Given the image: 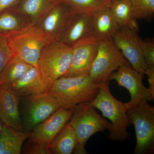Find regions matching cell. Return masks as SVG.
Wrapping results in <instances>:
<instances>
[{
	"label": "cell",
	"instance_id": "6da1fadb",
	"mask_svg": "<svg viewBox=\"0 0 154 154\" xmlns=\"http://www.w3.org/2000/svg\"><path fill=\"white\" fill-rule=\"evenodd\" d=\"M99 90V85L87 74L61 77L47 91L57 99L60 107L71 109L80 103L92 102Z\"/></svg>",
	"mask_w": 154,
	"mask_h": 154
},
{
	"label": "cell",
	"instance_id": "7a4b0ae2",
	"mask_svg": "<svg viewBox=\"0 0 154 154\" xmlns=\"http://www.w3.org/2000/svg\"><path fill=\"white\" fill-rule=\"evenodd\" d=\"M91 105L102 112L104 118L110 121L108 130L110 140L124 141L130 134L127 129L131 124L125 103L116 99L110 93L109 84L99 86V93Z\"/></svg>",
	"mask_w": 154,
	"mask_h": 154
},
{
	"label": "cell",
	"instance_id": "3957f363",
	"mask_svg": "<svg viewBox=\"0 0 154 154\" xmlns=\"http://www.w3.org/2000/svg\"><path fill=\"white\" fill-rule=\"evenodd\" d=\"M69 122L73 128L76 138L73 151L76 154L88 153L85 146L89 139L97 133L108 130L110 125V122L96 112L91 102L76 105Z\"/></svg>",
	"mask_w": 154,
	"mask_h": 154
},
{
	"label": "cell",
	"instance_id": "277c9868",
	"mask_svg": "<svg viewBox=\"0 0 154 154\" xmlns=\"http://www.w3.org/2000/svg\"><path fill=\"white\" fill-rule=\"evenodd\" d=\"M72 56V46L60 41L51 42L42 51L38 66L46 91L68 70Z\"/></svg>",
	"mask_w": 154,
	"mask_h": 154
},
{
	"label": "cell",
	"instance_id": "5b68a950",
	"mask_svg": "<svg viewBox=\"0 0 154 154\" xmlns=\"http://www.w3.org/2000/svg\"><path fill=\"white\" fill-rule=\"evenodd\" d=\"M4 36L7 37L15 55L38 69V59L42 51L47 45L53 42L36 26L32 25Z\"/></svg>",
	"mask_w": 154,
	"mask_h": 154
},
{
	"label": "cell",
	"instance_id": "8992f818",
	"mask_svg": "<svg viewBox=\"0 0 154 154\" xmlns=\"http://www.w3.org/2000/svg\"><path fill=\"white\" fill-rule=\"evenodd\" d=\"M131 124L134 126L136 143L135 154L151 153L154 149V107L146 100L127 109Z\"/></svg>",
	"mask_w": 154,
	"mask_h": 154
},
{
	"label": "cell",
	"instance_id": "52a82bcc",
	"mask_svg": "<svg viewBox=\"0 0 154 154\" xmlns=\"http://www.w3.org/2000/svg\"><path fill=\"white\" fill-rule=\"evenodd\" d=\"M128 65L130 64L116 46L112 38L100 40L89 75L99 86L107 85L109 84V78L112 73L120 67Z\"/></svg>",
	"mask_w": 154,
	"mask_h": 154
},
{
	"label": "cell",
	"instance_id": "ba28073f",
	"mask_svg": "<svg viewBox=\"0 0 154 154\" xmlns=\"http://www.w3.org/2000/svg\"><path fill=\"white\" fill-rule=\"evenodd\" d=\"M25 97L28 98L25 102L22 122L25 132H31L60 107L57 99L48 91Z\"/></svg>",
	"mask_w": 154,
	"mask_h": 154
},
{
	"label": "cell",
	"instance_id": "9c48e42d",
	"mask_svg": "<svg viewBox=\"0 0 154 154\" xmlns=\"http://www.w3.org/2000/svg\"><path fill=\"white\" fill-rule=\"evenodd\" d=\"M143 74L128 65L120 67L109 77V81L114 80L119 85L126 88L129 92L130 100L125 103L127 109L143 100L148 102L154 101V96L143 85Z\"/></svg>",
	"mask_w": 154,
	"mask_h": 154
},
{
	"label": "cell",
	"instance_id": "30bf717a",
	"mask_svg": "<svg viewBox=\"0 0 154 154\" xmlns=\"http://www.w3.org/2000/svg\"><path fill=\"white\" fill-rule=\"evenodd\" d=\"M137 30L130 28H120L112 38L133 68L144 75L148 65L144 58L140 42V38Z\"/></svg>",
	"mask_w": 154,
	"mask_h": 154
},
{
	"label": "cell",
	"instance_id": "8fae6325",
	"mask_svg": "<svg viewBox=\"0 0 154 154\" xmlns=\"http://www.w3.org/2000/svg\"><path fill=\"white\" fill-rule=\"evenodd\" d=\"M100 41L96 36L91 35L73 45L71 64L68 70L63 77L89 74L97 54Z\"/></svg>",
	"mask_w": 154,
	"mask_h": 154
},
{
	"label": "cell",
	"instance_id": "7c38bea8",
	"mask_svg": "<svg viewBox=\"0 0 154 154\" xmlns=\"http://www.w3.org/2000/svg\"><path fill=\"white\" fill-rule=\"evenodd\" d=\"M73 109L59 108L31 131L28 141L48 146L58 134L70 120Z\"/></svg>",
	"mask_w": 154,
	"mask_h": 154
},
{
	"label": "cell",
	"instance_id": "4fadbf2b",
	"mask_svg": "<svg viewBox=\"0 0 154 154\" xmlns=\"http://www.w3.org/2000/svg\"><path fill=\"white\" fill-rule=\"evenodd\" d=\"M74 14L68 7L57 3L42 16L35 26L53 42L59 41Z\"/></svg>",
	"mask_w": 154,
	"mask_h": 154
},
{
	"label": "cell",
	"instance_id": "5bb4252c",
	"mask_svg": "<svg viewBox=\"0 0 154 154\" xmlns=\"http://www.w3.org/2000/svg\"><path fill=\"white\" fill-rule=\"evenodd\" d=\"M0 119L5 125L18 131H23L19 110V96L10 86H0Z\"/></svg>",
	"mask_w": 154,
	"mask_h": 154
},
{
	"label": "cell",
	"instance_id": "9a60e30c",
	"mask_svg": "<svg viewBox=\"0 0 154 154\" xmlns=\"http://www.w3.org/2000/svg\"><path fill=\"white\" fill-rule=\"evenodd\" d=\"M93 35V15L74 14L69 19L60 42L72 46L82 38Z\"/></svg>",
	"mask_w": 154,
	"mask_h": 154
},
{
	"label": "cell",
	"instance_id": "2e32d148",
	"mask_svg": "<svg viewBox=\"0 0 154 154\" xmlns=\"http://www.w3.org/2000/svg\"><path fill=\"white\" fill-rule=\"evenodd\" d=\"M11 87L19 96L27 97L46 91L39 69L33 66Z\"/></svg>",
	"mask_w": 154,
	"mask_h": 154
},
{
	"label": "cell",
	"instance_id": "e0dca14e",
	"mask_svg": "<svg viewBox=\"0 0 154 154\" xmlns=\"http://www.w3.org/2000/svg\"><path fill=\"white\" fill-rule=\"evenodd\" d=\"M120 28L109 8L93 15V35L100 40L112 38Z\"/></svg>",
	"mask_w": 154,
	"mask_h": 154
},
{
	"label": "cell",
	"instance_id": "ac0fdd59",
	"mask_svg": "<svg viewBox=\"0 0 154 154\" xmlns=\"http://www.w3.org/2000/svg\"><path fill=\"white\" fill-rule=\"evenodd\" d=\"M31 132L20 131L8 125H3L0 134V154H20L25 140Z\"/></svg>",
	"mask_w": 154,
	"mask_h": 154
},
{
	"label": "cell",
	"instance_id": "d6986e66",
	"mask_svg": "<svg viewBox=\"0 0 154 154\" xmlns=\"http://www.w3.org/2000/svg\"><path fill=\"white\" fill-rule=\"evenodd\" d=\"M57 3L55 0H20L16 7L31 25H35Z\"/></svg>",
	"mask_w": 154,
	"mask_h": 154
},
{
	"label": "cell",
	"instance_id": "ffe728a7",
	"mask_svg": "<svg viewBox=\"0 0 154 154\" xmlns=\"http://www.w3.org/2000/svg\"><path fill=\"white\" fill-rule=\"evenodd\" d=\"M76 144L74 130L69 122L48 147L51 154H71L74 150Z\"/></svg>",
	"mask_w": 154,
	"mask_h": 154
},
{
	"label": "cell",
	"instance_id": "44dd1931",
	"mask_svg": "<svg viewBox=\"0 0 154 154\" xmlns=\"http://www.w3.org/2000/svg\"><path fill=\"white\" fill-rule=\"evenodd\" d=\"M31 25L16 6L0 13V34L8 35Z\"/></svg>",
	"mask_w": 154,
	"mask_h": 154
},
{
	"label": "cell",
	"instance_id": "7402d4cb",
	"mask_svg": "<svg viewBox=\"0 0 154 154\" xmlns=\"http://www.w3.org/2000/svg\"><path fill=\"white\" fill-rule=\"evenodd\" d=\"M109 8L120 28L138 29L136 20L133 18L130 0H113Z\"/></svg>",
	"mask_w": 154,
	"mask_h": 154
},
{
	"label": "cell",
	"instance_id": "603a6c76",
	"mask_svg": "<svg viewBox=\"0 0 154 154\" xmlns=\"http://www.w3.org/2000/svg\"><path fill=\"white\" fill-rule=\"evenodd\" d=\"M32 66L14 55L0 74L2 83L11 86L22 78Z\"/></svg>",
	"mask_w": 154,
	"mask_h": 154
},
{
	"label": "cell",
	"instance_id": "cb8c5ba5",
	"mask_svg": "<svg viewBox=\"0 0 154 154\" xmlns=\"http://www.w3.org/2000/svg\"><path fill=\"white\" fill-rule=\"evenodd\" d=\"M68 7L74 14L93 15L97 11L109 8L113 0H55Z\"/></svg>",
	"mask_w": 154,
	"mask_h": 154
},
{
	"label": "cell",
	"instance_id": "d4e9b609",
	"mask_svg": "<svg viewBox=\"0 0 154 154\" xmlns=\"http://www.w3.org/2000/svg\"><path fill=\"white\" fill-rule=\"evenodd\" d=\"M135 20L149 19L154 13V0H130Z\"/></svg>",
	"mask_w": 154,
	"mask_h": 154
},
{
	"label": "cell",
	"instance_id": "484cf974",
	"mask_svg": "<svg viewBox=\"0 0 154 154\" xmlns=\"http://www.w3.org/2000/svg\"><path fill=\"white\" fill-rule=\"evenodd\" d=\"M14 55L7 37L0 34V74Z\"/></svg>",
	"mask_w": 154,
	"mask_h": 154
},
{
	"label": "cell",
	"instance_id": "4316f807",
	"mask_svg": "<svg viewBox=\"0 0 154 154\" xmlns=\"http://www.w3.org/2000/svg\"><path fill=\"white\" fill-rule=\"evenodd\" d=\"M144 58L148 66L154 65V42L153 41L140 40Z\"/></svg>",
	"mask_w": 154,
	"mask_h": 154
},
{
	"label": "cell",
	"instance_id": "83f0119b",
	"mask_svg": "<svg viewBox=\"0 0 154 154\" xmlns=\"http://www.w3.org/2000/svg\"><path fill=\"white\" fill-rule=\"evenodd\" d=\"M23 152L27 154H51L48 147L28 141L23 149Z\"/></svg>",
	"mask_w": 154,
	"mask_h": 154
},
{
	"label": "cell",
	"instance_id": "f1b7e54d",
	"mask_svg": "<svg viewBox=\"0 0 154 154\" xmlns=\"http://www.w3.org/2000/svg\"><path fill=\"white\" fill-rule=\"evenodd\" d=\"M144 74L147 75L149 82V89L154 96V65L148 66Z\"/></svg>",
	"mask_w": 154,
	"mask_h": 154
},
{
	"label": "cell",
	"instance_id": "f546056e",
	"mask_svg": "<svg viewBox=\"0 0 154 154\" xmlns=\"http://www.w3.org/2000/svg\"><path fill=\"white\" fill-rule=\"evenodd\" d=\"M20 0H0V13L17 5Z\"/></svg>",
	"mask_w": 154,
	"mask_h": 154
},
{
	"label": "cell",
	"instance_id": "4dcf8cb0",
	"mask_svg": "<svg viewBox=\"0 0 154 154\" xmlns=\"http://www.w3.org/2000/svg\"><path fill=\"white\" fill-rule=\"evenodd\" d=\"M3 125L1 123V121H0V134H1V132H2V128Z\"/></svg>",
	"mask_w": 154,
	"mask_h": 154
},
{
	"label": "cell",
	"instance_id": "1f68e13d",
	"mask_svg": "<svg viewBox=\"0 0 154 154\" xmlns=\"http://www.w3.org/2000/svg\"><path fill=\"white\" fill-rule=\"evenodd\" d=\"M2 80L0 79V86L2 85Z\"/></svg>",
	"mask_w": 154,
	"mask_h": 154
}]
</instances>
